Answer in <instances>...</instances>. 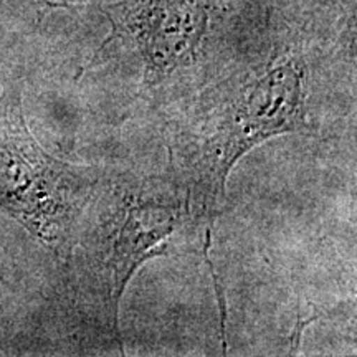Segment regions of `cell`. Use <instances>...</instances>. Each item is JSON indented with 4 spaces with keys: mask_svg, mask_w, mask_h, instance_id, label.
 Returning a JSON list of instances; mask_svg holds the SVG:
<instances>
[{
    "mask_svg": "<svg viewBox=\"0 0 357 357\" xmlns=\"http://www.w3.org/2000/svg\"><path fill=\"white\" fill-rule=\"evenodd\" d=\"M354 70V0H268L263 24L220 78L169 124L174 174L207 220L235 164L275 136L312 132L337 73Z\"/></svg>",
    "mask_w": 357,
    "mask_h": 357,
    "instance_id": "6da1fadb",
    "label": "cell"
},
{
    "mask_svg": "<svg viewBox=\"0 0 357 357\" xmlns=\"http://www.w3.org/2000/svg\"><path fill=\"white\" fill-rule=\"evenodd\" d=\"M268 0H116L96 56L126 60L158 102L185 100L220 78L255 38ZM95 56V58H96Z\"/></svg>",
    "mask_w": 357,
    "mask_h": 357,
    "instance_id": "7a4b0ae2",
    "label": "cell"
},
{
    "mask_svg": "<svg viewBox=\"0 0 357 357\" xmlns=\"http://www.w3.org/2000/svg\"><path fill=\"white\" fill-rule=\"evenodd\" d=\"M205 215L176 174L101 172L79 220L68 257L78 293L96 321L118 339L119 303L129 280L151 258L166 255L171 238Z\"/></svg>",
    "mask_w": 357,
    "mask_h": 357,
    "instance_id": "3957f363",
    "label": "cell"
},
{
    "mask_svg": "<svg viewBox=\"0 0 357 357\" xmlns=\"http://www.w3.org/2000/svg\"><path fill=\"white\" fill-rule=\"evenodd\" d=\"M101 172L48 154L29 131L20 89L0 95V212L63 260Z\"/></svg>",
    "mask_w": 357,
    "mask_h": 357,
    "instance_id": "277c9868",
    "label": "cell"
}]
</instances>
